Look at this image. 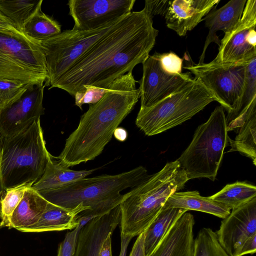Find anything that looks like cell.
<instances>
[{
  "mask_svg": "<svg viewBox=\"0 0 256 256\" xmlns=\"http://www.w3.org/2000/svg\"><path fill=\"white\" fill-rule=\"evenodd\" d=\"M1 138H2V135H1L0 132V140Z\"/></svg>",
  "mask_w": 256,
  "mask_h": 256,
  "instance_id": "obj_42",
  "label": "cell"
},
{
  "mask_svg": "<svg viewBox=\"0 0 256 256\" xmlns=\"http://www.w3.org/2000/svg\"><path fill=\"white\" fill-rule=\"evenodd\" d=\"M61 27L56 20L40 9L26 22L22 32L28 38L40 43L60 34Z\"/></svg>",
  "mask_w": 256,
  "mask_h": 256,
  "instance_id": "obj_27",
  "label": "cell"
},
{
  "mask_svg": "<svg viewBox=\"0 0 256 256\" xmlns=\"http://www.w3.org/2000/svg\"><path fill=\"white\" fill-rule=\"evenodd\" d=\"M186 210L179 208H162L144 232L146 256H150L174 222Z\"/></svg>",
  "mask_w": 256,
  "mask_h": 256,
  "instance_id": "obj_26",
  "label": "cell"
},
{
  "mask_svg": "<svg viewBox=\"0 0 256 256\" xmlns=\"http://www.w3.org/2000/svg\"><path fill=\"white\" fill-rule=\"evenodd\" d=\"M120 204L107 214L86 223L78 234L73 256H98L100 248L110 234H112L120 222Z\"/></svg>",
  "mask_w": 256,
  "mask_h": 256,
  "instance_id": "obj_17",
  "label": "cell"
},
{
  "mask_svg": "<svg viewBox=\"0 0 256 256\" xmlns=\"http://www.w3.org/2000/svg\"><path fill=\"white\" fill-rule=\"evenodd\" d=\"M168 2V0H146L145 1V5L143 9L152 18L157 15L164 16Z\"/></svg>",
  "mask_w": 256,
  "mask_h": 256,
  "instance_id": "obj_35",
  "label": "cell"
},
{
  "mask_svg": "<svg viewBox=\"0 0 256 256\" xmlns=\"http://www.w3.org/2000/svg\"><path fill=\"white\" fill-rule=\"evenodd\" d=\"M48 78L40 42L24 34L0 31V78L44 84Z\"/></svg>",
  "mask_w": 256,
  "mask_h": 256,
  "instance_id": "obj_8",
  "label": "cell"
},
{
  "mask_svg": "<svg viewBox=\"0 0 256 256\" xmlns=\"http://www.w3.org/2000/svg\"><path fill=\"white\" fill-rule=\"evenodd\" d=\"M216 232L225 251L230 256H237L244 242L256 234V197L232 209Z\"/></svg>",
  "mask_w": 256,
  "mask_h": 256,
  "instance_id": "obj_15",
  "label": "cell"
},
{
  "mask_svg": "<svg viewBox=\"0 0 256 256\" xmlns=\"http://www.w3.org/2000/svg\"><path fill=\"white\" fill-rule=\"evenodd\" d=\"M188 180L176 160L124 194L120 204V234L134 238L144 232L168 198L182 189Z\"/></svg>",
  "mask_w": 256,
  "mask_h": 256,
  "instance_id": "obj_4",
  "label": "cell"
},
{
  "mask_svg": "<svg viewBox=\"0 0 256 256\" xmlns=\"http://www.w3.org/2000/svg\"><path fill=\"white\" fill-rule=\"evenodd\" d=\"M135 0H70L67 4L72 28L96 30L114 23L132 12Z\"/></svg>",
  "mask_w": 256,
  "mask_h": 256,
  "instance_id": "obj_13",
  "label": "cell"
},
{
  "mask_svg": "<svg viewBox=\"0 0 256 256\" xmlns=\"http://www.w3.org/2000/svg\"><path fill=\"white\" fill-rule=\"evenodd\" d=\"M179 208L187 211L197 210L222 219L230 212L225 206L214 200L210 196H200L196 190L174 193L168 198L162 207V208Z\"/></svg>",
  "mask_w": 256,
  "mask_h": 256,
  "instance_id": "obj_21",
  "label": "cell"
},
{
  "mask_svg": "<svg viewBox=\"0 0 256 256\" xmlns=\"http://www.w3.org/2000/svg\"><path fill=\"white\" fill-rule=\"evenodd\" d=\"M256 252V234L249 237L240 248L237 256H243L247 254H252Z\"/></svg>",
  "mask_w": 256,
  "mask_h": 256,
  "instance_id": "obj_36",
  "label": "cell"
},
{
  "mask_svg": "<svg viewBox=\"0 0 256 256\" xmlns=\"http://www.w3.org/2000/svg\"><path fill=\"white\" fill-rule=\"evenodd\" d=\"M44 84L28 88L18 98L0 108V132L10 138L24 132L44 114Z\"/></svg>",
  "mask_w": 256,
  "mask_h": 256,
  "instance_id": "obj_14",
  "label": "cell"
},
{
  "mask_svg": "<svg viewBox=\"0 0 256 256\" xmlns=\"http://www.w3.org/2000/svg\"><path fill=\"white\" fill-rule=\"evenodd\" d=\"M158 31L142 9L132 12L114 26L49 89H62L74 96L84 86L108 89L117 78L142 64L154 48Z\"/></svg>",
  "mask_w": 256,
  "mask_h": 256,
  "instance_id": "obj_1",
  "label": "cell"
},
{
  "mask_svg": "<svg viewBox=\"0 0 256 256\" xmlns=\"http://www.w3.org/2000/svg\"><path fill=\"white\" fill-rule=\"evenodd\" d=\"M214 96L197 79L153 106L140 108L136 126L146 135H156L191 118L210 102Z\"/></svg>",
  "mask_w": 256,
  "mask_h": 256,
  "instance_id": "obj_7",
  "label": "cell"
},
{
  "mask_svg": "<svg viewBox=\"0 0 256 256\" xmlns=\"http://www.w3.org/2000/svg\"><path fill=\"white\" fill-rule=\"evenodd\" d=\"M117 21L94 30H79L72 28L64 30L58 35L40 42L48 74L44 86H50L54 83L106 34Z\"/></svg>",
  "mask_w": 256,
  "mask_h": 256,
  "instance_id": "obj_10",
  "label": "cell"
},
{
  "mask_svg": "<svg viewBox=\"0 0 256 256\" xmlns=\"http://www.w3.org/2000/svg\"><path fill=\"white\" fill-rule=\"evenodd\" d=\"M229 138L224 108L220 106L198 127L191 142L177 159L188 180H215Z\"/></svg>",
  "mask_w": 256,
  "mask_h": 256,
  "instance_id": "obj_6",
  "label": "cell"
},
{
  "mask_svg": "<svg viewBox=\"0 0 256 256\" xmlns=\"http://www.w3.org/2000/svg\"><path fill=\"white\" fill-rule=\"evenodd\" d=\"M42 0H0V11L20 32L26 22L41 9Z\"/></svg>",
  "mask_w": 256,
  "mask_h": 256,
  "instance_id": "obj_28",
  "label": "cell"
},
{
  "mask_svg": "<svg viewBox=\"0 0 256 256\" xmlns=\"http://www.w3.org/2000/svg\"><path fill=\"white\" fill-rule=\"evenodd\" d=\"M192 214L184 212L172 225L150 256H194Z\"/></svg>",
  "mask_w": 256,
  "mask_h": 256,
  "instance_id": "obj_18",
  "label": "cell"
},
{
  "mask_svg": "<svg viewBox=\"0 0 256 256\" xmlns=\"http://www.w3.org/2000/svg\"><path fill=\"white\" fill-rule=\"evenodd\" d=\"M106 90L94 86H84L82 93H76L74 94L75 104L82 110L83 104H90L98 102L103 97Z\"/></svg>",
  "mask_w": 256,
  "mask_h": 256,
  "instance_id": "obj_33",
  "label": "cell"
},
{
  "mask_svg": "<svg viewBox=\"0 0 256 256\" xmlns=\"http://www.w3.org/2000/svg\"><path fill=\"white\" fill-rule=\"evenodd\" d=\"M220 0H168L164 15L166 26L180 36L193 30Z\"/></svg>",
  "mask_w": 256,
  "mask_h": 256,
  "instance_id": "obj_16",
  "label": "cell"
},
{
  "mask_svg": "<svg viewBox=\"0 0 256 256\" xmlns=\"http://www.w3.org/2000/svg\"><path fill=\"white\" fill-rule=\"evenodd\" d=\"M48 203V202L32 186L28 188L12 214L10 228H14L24 232L38 220Z\"/></svg>",
  "mask_w": 256,
  "mask_h": 256,
  "instance_id": "obj_23",
  "label": "cell"
},
{
  "mask_svg": "<svg viewBox=\"0 0 256 256\" xmlns=\"http://www.w3.org/2000/svg\"><path fill=\"white\" fill-rule=\"evenodd\" d=\"M112 234H110L104 242L98 256H112Z\"/></svg>",
  "mask_w": 256,
  "mask_h": 256,
  "instance_id": "obj_39",
  "label": "cell"
},
{
  "mask_svg": "<svg viewBox=\"0 0 256 256\" xmlns=\"http://www.w3.org/2000/svg\"><path fill=\"white\" fill-rule=\"evenodd\" d=\"M246 62L222 63L214 60L196 64L191 61L184 68L192 73L228 113L234 109L240 96Z\"/></svg>",
  "mask_w": 256,
  "mask_h": 256,
  "instance_id": "obj_11",
  "label": "cell"
},
{
  "mask_svg": "<svg viewBox=\"0 0 256 256\" xmlns=\"http://www.w3.org/2000/svg\"><path fill=\"white\" fill-rule=\"evenodd\" d=\"M247 0H232L218 9L214 8L202 19L209 30L198 64L204 62L205 54L211 42L218 46L220 40L216 35L218 30L224 34L230 32L240 20Z\"/></svg>",
  "mask_w": 256,
  "mask_h": 256,
  "instance_id": "obj_19",
  "label": "cell"
},
{
  "mask_svg": "<svg viewBox=\"0 0 256 256\" xmlns=\"http://www.w3.org/2000/svg\"><path fill=\"white\" fill-rule=\"evenodd\" d=\"M120 250L119 256H126L128 246L131 240L133 238L131 236H126L122 234H120Z\"/></svg>",
  "mask_w": 256,
  "mask_h": 256,
  "instance_id": "obj_40",
  "label": "cell"
},
{
  "mask_svg": "<svg viewBox=\"0 0 256 256\" xmlns=\"http://www.w3.org/2000/svg\"><path fill=\"white\" fill-rule=\"evenodd\" d=\"M194 256H230L220 244L216 232L204 228L194 240Z\"/></svg>",
  "mask_w": 256,
  "mask_h": 256,
  "instance_id": "obj_30",
  "label": "cell"
},
{
  "mask_svg": "<svg viewBox=\"0 0 256 256\" xmlns=\"http://www.w3.org/2000/svg\"><path fill=\"white\" fill-rule=\"evenodd\" d=\"M150 176L144 167L139 166L121 174L85 178L60 188L38 192L49 202L64 208L74 209L80 204L90 207L79 217L90 220L119 205L123 198L122 191L136 186Z\"/></svg>",
  "mask_w": 256,
  "mask_h": 256,
  "instance_id": "obj_3",
  "label": "cell"
},
{
  "mask_svg": "<svg viewBox=\"0 0 256 256\" xmlns=\"http://www.w3.org/2000/svg\"><path fill=\"white\" fill-rule=\"evenodd\" d=\"M256 0H247L241 18L220 40L214 59L222 63H245L256 57Z\"/></svg>",
  "mask_w": 256,
  "mask_h": 256,
  "instance_id": "obj_12",
  "label": "cell"
},
{
  "mask_svg": "<svg viewBox=\"0 0 256 256\" xmlns=\"http://www.w3.org/2000/svg\"><path fill=\"white\" fill-rule=\"evenodd\" d=\"M80 223L73 230L68 232L58 245L57 256H73L76 250L79 233L83 227Z\"/></svg>",
  "mask_w": 256,
  "mask_h": 256,
  "instance_id": "obj_34",
  "label": "cell"
},
{
  "mask_svg": "<svg viewBox=\"0 0 256 256\" xmlns=\"http://www.w3.org/2000/svg\"><path fill=\"white\" fill-rule=\"evenodd\" d=\"M256 99V57L245 64V77L240 96L234 109L226 116L228 131L238 128L245 114L254 100Z\"/></svg>",
  "mask_w": 256,
  "mask_h": 256,
  "instance_id": "obj_24",
  "label": "cell"
},
{
  "mask_svg": "<svg viewBox=\"0 0 256 256\" xmlns=\"http://www.w3.org/2000/svg\"><path fill=\"white\" fill-rule=\"evenodd\" d=\"M234 140L228 139L230 148L252 160L256 166V99L250 104L246 117Z\"/></svg>",
  "mask_w": 256,
  "mask_h": 256,
  "instance_id": "obj_25",
  "label": "cell"
},
{
  "mask_svg": "<svg viewBox=\"0 0 256 256\" xmlns=\"http://www.w3.org/2000/svg\"><path fill=\"white\" fill-rule=\"evenodd\" d=\"M256 197V186L245 182L226 184L217 193L210 196L230 210Z\"/></svg>",
  "mask_w": 256,
  "mask_h": 256,
  "instance_id": "obj_29",
  "label": "cell"
},
{
  "mask_svg": "<svg viewBox=\"0 0 256 256\" xmlns=\"http://www.w3.org/2000/svg\"><path fill=\"white\" fill-rule=\"evenodd\" d=\"M113 135L117 140L120 142H124L127 138L128 133L124 128L118 127L114 130Z\"/></svg>",
  "mask_w": 256,
  "mask_h": 256,
  "instance_id": "obj_41",
  "label": "cell"
},
{
  "mask_svg": "<svg viewBox=\"0 0 256 256\" xmlns=\"http://www.w3.org/2000/svg\"><path fill=\"white\" fill-rule=\"evenodd\" d=\"M52 158L48 151L40 120L20 134L0 140V195L7 190L32 186Z\"/></svg>",
  "mask_w": 256,
  "mask_h": 256,
  "instance_id": "obj_5",
  "label": "cell"
},
{
  "mask_svg": "<svg viewBox=\"0 0 256 256\" xmlns=\"http://www.w3.org/2000/svg\"><path fill=\"white\" fill-rule=\"evenodd\" d=\"M0 31L16 34H23L19 32L12 22L0 11Z\"/></svg>",
  "mask_w": 256,
  "mask_h": 256,
  "instance_id": "obj_38",
  "label": "cell"
},
{
  "mask_svg": "<svg viewBox=\"0 0 256 256\" xmlns=\"http://www.w3.org/2000/svg\"><path fill=\"white\" fill-rule=\"evenodd\" d=\"M136 82L132 72H128L116 79L98 102L90 104L58 157L62 164L72 166L93 160L102 152L140 98Z\"/></svg>",
  "mask_w": 256,
  "mask_h": 256,
  "instance_id": "obj_2",
  "label": "cell"
},
{
  "mask_svg": "<svg viewBox=\"0 0 256 256\" xmlns=\"http://www.w3.org/2000/svg\"><path fill=\"white\" fill-rule=\"evenodd\" d=\"M24 185L7 190L0 195V227L10 228L12 214L22 200L26 188Z\"/></svg>",
  "mask_w": 256,
  "mask_h": 256,
  "instance_id": "obj_31",
  "label": "cell"
},
{
  "mask_svg": "<svg viewBox=\"0 0 256 256\" xmlns=\"http://www.w3.org/2000/svg\"><path fill=\"white\" fill-rule=\"evenodd\" d=\"M144 241V232L138 236L129 256H146Z\"/></svg>",
  "mask_w": 256,
  "mask_h": 256,
  "instance_id": "obj_37",
  "label": "cell"
},
{
  "mask_svg": "<svg viewBox=\"0 0 256 256\" xmlns=\"http://www.w3.org/2000/svg\"><path fill=\"white\" fill-rule=\"evenodd\" d=\"M86 210H91V208L80 204L70 210L48 202L38 220L24 232H40L74 229L80 223L78 214Z\"/></svg>",
  "mask_w": 256,
  "mask_h": 256,
  "instance_id": "obj_20",
  "label": "cell"
},
{
  "mask_svg": "<svg viewBox=\"0 0 256 256\" xmlns=\"http://www.w3.org/2000/svg\"><path fill=\"white\" fill-rule=\"evenodd\" d=\"M183 59L173 52H154L142 64L140 82V108H149L180 90L194 78L182 72Z\"/></svg>",
  "mask_w": 256,
  "mask_h": 256,
  "instance_id": "obj_9",
  "label": "cell"
},
{
  "mask_svg": "<svg viewBox=\"0 0 256 256\" xmlns=\"http://www.w3.org/2000/svg\"><path fill=\"white\" fill-rule=\"evenodd\" d=\"M36 84L21 80L0 78V108L18 98Z\"/></svg>",
  "mask_w": 256,
  "mask_h": 256,
  "instance_id": "obj_32",
  "label": "cell"
},
{
  "mask_svg": "<svg viewBox=\"0 0 256 256\" xmlns=\"http://www.w3.org/2000/svg\"><path fill=\"white\" fill-rule=\"evenodd\" d=\"M95 170H72L60 160H54L52 158L44 174L32 188L36 192L60 188L86 178Z\"/></svg>",
  "mask_w": 256,
  "mask_h": 256,
  "instance_id": "obj_22",
  "label": "cell"
}]
</instances>
